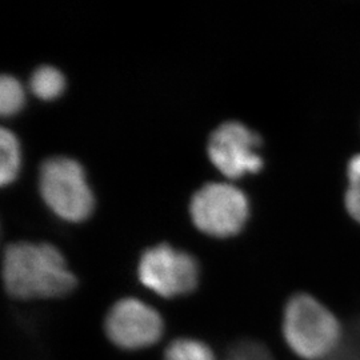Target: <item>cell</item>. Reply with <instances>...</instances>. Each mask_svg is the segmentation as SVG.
<instances>
[{"mask_svg":"<svg viewBox=\"0 0 360 360\" xmlns=\"http://www.w3.org/2000/svg\"><path fill=\"white\" fill-rule=\"evenodd\" d=\"M138 276L158 295H186L198 285L199 264L190 252L168 243H158L143 251L138 263Z\"/></svg>","mask_w":360,"mask_h":360,"instance_id":"5b68a950","label":"cell"},{"mask_svg":"<svg viewBox=\"0 0 360 360\" xmlns=\"http://www.w3.org/2000/svg\"><path fill=\"white\" fill-rule=\"evenodd\" d=\"M262 138L238 120H226L212 129L207 142V154L215 167L229 178L257 172L263 166L257 153Z\"/></svg>","mask_w":360,"mask_h":360,"instance_id":"52a82bcc","label":"cell"},{"mask_svg":"<svg viewBox=\"0 0 360 360\" xmlns=\"http://www.w3.org/2000/svg\"><path fill=\"white\" fill-rule=\"evenodd\" d=\"M39 191L58 217L70 221L87 218L95 203L84 168L65 155L50 156L40 163Z\"/></svg>","mask_w":360,"mask_h":360,"instance_id":"3957f363","label":"cell"},{"mask_svg":"<svg viewBox=\"0 0 360 360\" xmlns=\"http://www.w3.org/2000/svg\"><path fill=\"white\" fill-rule=\"evenodd\" d=\"M20 167V147L11 129L0 127V181L7 184Z\"/></svg>","mask_w":360,"mask_h":360,"instance_id":"9c48e42d","label":"cell"},{"mask_svg":"<svg viewBox=\"0 0 360 360\" xmlns=\"http://www.w3.org/2000/svg\"><path fill=\"white\" fill-rule=\"evenodd\" d=\"M1 276L7 294L16 299L58 297L77 287L63 254L49 242L8 243L3 250Z\"/></svg>","mask_w":360,"mask_h":360,"instance_id":"6da1fadb","label":"cell"},{"mask_svg":"<svg viewBox=\"0 0 360 360\" xmlns=\"http://www.w3.org/2000/svg\"><path fill=\"white\" fill-rule=\"evenodd\" d=\"M28 86L40 99H53L65 90V75L55 65H39L32 71Z\"/></svg>","mask_w":360,"mask_h":360,"instance_id":"ba28073f","label":"cell"},{"mask_svg":"<svg viewBox=\"0 0 360 360\" xmlns=\"http://www.w3.org/2000/svg\"><path fill=\"white\" fill-rule=\"evenodd\" d=\"M245 193L230 181H207L190 200L193 224L214 236H229L239 231L248 217Z\"/></svg>","mask_w":360,"mask_h":360,"instance_id":"277c9868","label":"cell"},{"mask_svg":"<svg viewBox=\"0 0 360 360\" xmlns=\"http://www.w3.org/2000/svg\"><path fill=\"white\" fill-rule=\"evenodd\" d=\"M223 360H275V358L263 343L242 339L229 347Z\"/></svg>","mask_w":360,"mask_h":360,"instance_id":"4fadbf2b","label":"cell"},{"mask_svg":"<svg viewBox=\"0 0 360 360\" xmlns=\"http://www.w3.org/2000/svg\"><path fill=\"white\" fill-rule=\"evenodd\" d=\"M163 360H215L210 346L193 338H178L165 349Z\"/></svg>","mask_w":360,"mask_h":360,"instance_id":"30bf717a","label":"cell"},{"mask_svg":"<svg viewBox=\"0 0 360 360\" xmlns=\"http://www.w3.org/2000/svg\"><path fill=\"white\" fill-rule=\"evenodd\" d=\"M163 319L156 309L136 297H122L107 311L104 333L116 347L136 351L163 336Z\"/></svg>","mask_w":360,"mask_h":360,"instance_id":"8992f818","label":"cell"},{"mask_svg":"<svg viewBox=\"0 0 360 360\" xmlns=\"http://www.w3.org/2000/svg\"><path fill=\"white\" fill-rule=\"evenodd\" d=\"M25 103V90L20 82L10 74L0 77V112L1 115H13Z\"/></svg>","mask_w":360,"mask_h":360,"instance_id":"8fae6325","label":"cell"},{"mask_svg":"<svg viewBox=\"0 0 360 360\" xmlns=\"http://www.w3.org/2000/svg\"><path fill=\"white\" fill-rule=\"evenodd\" d=\"M327 360H360V316L349 323L340 347Z\"/></svg>","mask_w":360,"mask_h":360,"instance_id":"5bb4252c","label":"cell"},{"mask_svg":"<svg viewBox=\"0 0 360 360\" xmlns=\"http://www.w3.org/2000/svg\"><path fill=\"white\" fill-rule=\"evenodd\" d=\"M347 190L345 207L348 215L360 224V154L354 155L347 163Z\"/></svg>","mask_w":360,"mask_h":360,"instance_id":"7c38bea8","label":"cell"},{"mask_svg":"<svg viewBox=\"0 0 360 360\" xmlns=\"http://www.w3.org/2000/svg\"><path fill=\"white\" fill-rule=\"evenodd\" d=\"M284 340L300 359L319 360L340 347L345 333L334 312L307 292L288 297L282 323Z\"/></svg>","mask_w":360,"mask_h":360,"instance_id":"7a4b0ae2","label":"cell"}]
</instances>
